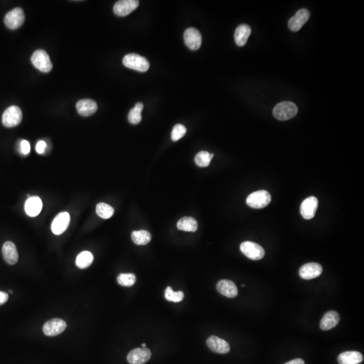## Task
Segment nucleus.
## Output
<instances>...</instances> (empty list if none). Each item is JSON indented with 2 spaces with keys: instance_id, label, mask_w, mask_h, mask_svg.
<instances>
[{
  "instance_id": "obj_1",
  "label": "nucleus",
  "mask_w": 364,
  "mask_h": 364,
  "mask_svg": "<svg viewBox=\"0 0 364 364\" xmlns=\"http://www.w3.org/2000/svg\"><path fill=\"white\" fill-rule=\"evenodd\" d=\"M298 109L296 105L290 101H284L277 104L273 110V115L276 119L285 121L294 118L297 115Z\"/></svg>"
},
{
  "instance_id": "obj_2",
  "label": "nucleus",
  "mask_w": 364,
  "mask_h": 364,
  "mask_svg": "<svg viewBox=\"0 0 364 364\" xmlns=\"http://www.w3.org/2000/svg\"><path fill=\"white\" fill-rule=\"evenodd\" d=\"M123 64L127 68L136 70L140 73H145L150 67L149 61L136 53H130L125 55L123 59Z\"/></svg>"
},
{
  "instance_id": "obj_3",
  "label": "nucleus",
  "mask_w": 364,
  "mask_h": 364,
  "mask_svg": "<svg viewBox=\"0 0 364 364\" xmlns=\"http://www.w3.org/2000/svg\"><path fill=\"white\" fill-rule=\"evenodd\" d=\"M271 202V196L266 190H259L250 194L246 199L247 204L256 209L263 208Z\"/></svg>"
},
{
  "instance_id": "obj_4",
  "label": "nucleus",
  "mask_w": 364,
  "mask_h": 364,
  "mask_svg": "<svg viewBox=\"0 0 364 364\" xmlns=\"http://www.w3.org/2000/svg\"><path fill=\"white\" fill-rule=\"evenodd\" d=\"M31 62L37 69L42 73H49L52 70V63L50 60L49 55L44 50L35 51L31 57Z\"/></svg>"
},
{
  "instance_id": "obj_5",
  "label": "nucleus",
  "mask_w": 364,
  "mask_h": 364,
  "mask_svg": "<svg viewBox=\"0 0 364 364\" xmlns=\"http://www.w3.org/2000/svg\"><path fill=\"white\" fill-rule=\"evenodd\" d=\"M240 250L245 256L253 260H261L265 255L263 247L252 242H243L240 245Z\"/></svg>"
},
{
  "instance_id": "obj_6",
  "label": "nucleus",
  "mask_w": 364,
  "mask_h": 364,
  "mask_svg": "<svg viewBox=\"0 0 364 364\" xmlns=\"http://www.w3.org/2000/svg\"><path fill=\"white\" fill-rule=\"evenodd\" d=\"M23 119V113L18 106L12 105L5 110L2 115V123L7 127H15Z\"/></svg>"
},
{
  "instance_id": "obj_7",
  "label": "nucleus",
  "mask_w": 364,
  "mask_h": 364,
  "mask_svg": "<svg viewBox=\"0 0 364 364\" xmlns=\"http://www.w3.org/2000/svg\"><path fill=\"white\" fill-rule=\"evenodd\" d=\"M25 20V15L23 9L16 8L7 13L4 18V23L8 29L15 30L23 25Z\"/></svg>"
},
{
  "instance_id": "obj_8",
  "label": "nucleus",
  "mask_w": 364,
  "mask_h": 364,
  "mask_svg": "<svg viewBox=\"0 0 364 364\" xmlns=\"http://www.w3.org/2000/svg\"><path fill=\"white\" fill-rule=\"evenodd\" d=\"M67 324L64 320L53 319L47 321L42 327V331L48 337H55L65 330Z\"/></svg>"
},
{
  "instance_id": "obj_9",
  "label": "nucleus",
  "mask_w": 364,
  "mask_h": 364,
  "mask_svg": "<svg viewBox=\"0 0 364 364\" xmlns=\"http://www.w3.org/2000/svg\"><path fill=\"white\" fill-rule=\"evenodd\" d=\"M151 358V352L147 347L133 349L127 356L130 364H145Z\"/></svg>"
},
{
  "instance_id": "obj_10",
  "label": "nucleus",
  "mask_w": 364,
  "mask_h": 364,
  "mask_svg": "<svg viewBox=\"0 0 364 364\" xmlns=\"http://www.w3.org/2000/svg\"><path fill=\"white\" fill-rule=\"evenodd\" d=\"M138 5L137 0H121L114 5V12L118 16H125L136 10Z\"/></svg>"
},
{
  "instance_id": "obj_11",
  "label": "nucleus",
  "mask_w": 364,
  "mask_h": 364,
  "mask_svg": "<svg viewBox=\"0 0 364 364\" xmlns=\"http://www.w3.org/2000/svg\"><path fill=\"white\" fill-rule=\"evenodd\" d=\"M319 206V201L315 197H310L305 199L300 207L301 215L305 219L310 220L315 217Z\"/></svg>"
},
{
  "instance_id": "obj_12",
  "label": "nucleus",
  "mask_w": 364,
  "mask_h": 364,
  "mask_svg": "<svg viewBox=\"0 0 364 364\" xmlns=\"http://www.w3.org/2000/svg\"><path fill=\"white\" fill-rule=\"evenodd\" d=\"M184 41L186 46L191 50L199 49L202 44V35L197 29L189 28L184 33Z\"/></svg>"
},
{
  "instance_id": "obj_13",
  "label": "nucleus",
  "mask_w": 364,
  "mask_h": 364,
  "mask_svg": "<svg viewBox=\"0 0 364 364\" xmlns=\"http://www.w3.org/2000/svg\"><path fill=\"white\" fill-rule=\"evenodd\" d=\"M299 273L303 280H313L322 274L323 267L320 264L310 262L303 265L299 269Z\"/></svg>"
},
{
  "instance_id": "obj_14",
  "label": "nucleus",
  "mask_w": 364,
  "mask_h": 364,
  "mask_svg": "<svg viewBox=\"0 0 364 364\" xmlns=\"http://www.w3.org/2000/svg\"><path fill=\"white\" fill-rule=\"evenodd\" d=\"M70 217L69 213L66 212L58 214L51 223V231L55 235L59 236L67 230L69 226Z\"/></svg>"
},
{
  "instance_id": "obj_15",
  "label": "nucleus",
  "mask_w": 364,
  "mask_h": 364,
  "mask_svg": "<svg viewBox=\"0 0 364 364\" xmlns=\"http://www.w3.org/2000/svg\"><path fill=\"white\" fill-rule=\"evenodd\" d=\"M310 16V12L306 9H301L297 11L295 15L290 18L288 23L290 30L293 32L300 30L303 26L309 20Z\"/></svg>"
},
{
  "instance_id": "obj_16",
  "label": "nucleus",
  "mask_w": 364,
  "mask_h": 364,
  "mask_svg": "<svg viewBox=\"0 0 364 364\" xmlns=\"http://www.w3.org/2000/svg\"><path fill=\"white\" fill-rule=\"evenodd\" d=\"M208 348L213 352L220 354H226L230 352V346L225 340L220 339L216 336L208 337L206 341Z\"/></svg>"
},
{
  "instance_id": "obj_17",
  "label": "nucleus",
  "mask_w": 364,
  "mask_h": 364,
  "mask_svg": "<svg viewBox=\"0 0 364 364\" xmlns=\"http://www.w3.org/2000/svg\"><path fill=\"white\" fill-rule=\"evenodd\" d=\"M217 289L221 294L229 298H234L238 295L237 286L230 280L220 281L217 284Z\"/></svg>"
},
{
  "instance_id": "obj_18",
  "label": "nucleus",
  "mask_w": 364,
  "mask_h": 364,
  "mask_svg": "<svg viewBox=\"0 0 364 364\" xmlns=\"http://www.w3.org/2000/svg\"><path fill=\"white\" fill-rule=\"evenodd\" d=\"M78 113L80 115L87 117L95 114L97 111V103L91 99H81L77 103Z\"/></svg>"
},
{
  "instance_id": "obj_19",
  "label": "nucleus",
  "mask_w": 364,
  "mask_h": 364,
  "mask_svg": "<svg viewBox=\"0 0 364 364\" xmlns=\"http://www.w3.org/2000/svg\"><path fill=\"white\" fill-rule=\"evenodd\" d=\"M2 254L5 261L8 265H14L18 262V251L13 242L9 241L5 242L2 247Z\"/></svg>"
},
{
  "instance_id": "obj_20",
  "label": "nucleus",
  "mask_w": 364,
  "mask_h": 364,
  "mask_svg": "<svg viewBox=\"0 0 364 364\" xmlns=\"http://www.w3.org/2000/svg\"><path fill=\"white\" fill-rule=\"evenodd\" d=\"M42 208L41 199L38 197H31L26 201L25 212L30 217H34L38 216L41 211Z\"/></svg>"
},
{
  "instance_id": "obj_21",
  "label": "nucleus",
  "mask_w": 364,
  "mask_h": 364,
  "mask_svg": "<svg viewBox=\"0 0 364 364\" xmlns=\"http://www.w3.org/2000/svg\"><path fill=\"white\" fill-rule=\"evenodd\" d=\"M339 321L340 317L338 312L332 310L325 314L320 323V327L323 330H329L337 326Z\"/></svg>"
},
{
  "instance_id": "obj_22",
  "label": "nucleus",
  "mask_w": 364,
  "mask_h": 364,
  "mask_svg": "<svg viewBox=\"0 0 364 364\" xmlns=\"http://www.w3.org/2000/svg\"><path fill=\"white\" fill-rule=\"evenodd\" d=\"M363 360L364 357L361 353L356 351L343 352L338 357L339 364H360Z\"/></svg>"
},
{
  "instance_id": "obj_23",
  "label": "nucleus",
  "mask_w": 364,
  "mask_h": 364,
  "mask_svg": "<svg viewBox=\"0 0 364 364\" xmlns=\"http://www.w3.org/2000/svg\"><path fill=\"white\" fill-rule=\"evenodd\" d=\"M250 34L251 29L248 25H240L235 32V40L236 44L240 47L245 45Z\"/></svg>"
},
{
  "instance_id": "obj_24",
  "label": "nucleus",
  "mask_w": 364,
  "mask_h": 364,
  "mask_svg": "<svg viewBox=\"0 0 364 364\" xmlns=\"http://www.w3.org/2000/svg\"><path fill=\"white\" fill-rule=\"evenodd\" d=\"M177 227L179 230L184 232H195L198 229V223L194 218L186 217L179 220Z\"/></svg>"
},
{
  "instance_id": "obj_25",
  "label": "nucleus",
  "mask_w": 364,
  "mask_h": 364,
  "mask_svg": "<svg viewBox=\"0 0 364 364\" xmlns=\"http://www.w3.org/2000/svg\"><path fill=\"white\" fill-rule=\"evenodd\" d=\"M94 257L91 252L88 251H84L80 253L77 256V260H76V265L79 269H84L89 267L92 262H93Z\"/></svg>"
},
{
  "instance_id": "obj_26",
  "label": "nucleus",
  "mask_w": 364,
  "mask_h": 364,
  "mask_svg": "<svg viewBox=\"0 0 364 364\" xmlns=\"http://www.w3.org/2000/svg\"><path fill=\"white\" fill-rule=\"evenodd\" d=\"M132 240L136 245H147L151 242V235L148 231H134L132 233Z\"/></svg>"
},
{
  "instance_id": "obj_27",
  "label": "nucleus",
  "mask_w": 364,
  "mask_h": 364,
  "mask_svg": "<svg viewBox=\"0 0 364 364\" xmlns=\"http://www.w3.org/2000/svg\"><path fill=\"white\" fill-rule=\"evenodd\" d=\"M144 105L142 103H136L128 114L129 121L132 124H138L142 120V112Z\"/></svg>"
},
{
  "instance_id": "obj_28",
  "label": "nucleus",
  "mask_w": 364,
  "mask_h": 364,
  "mask_svg": "<svg viewBox=\"0 0 364 364\" xmlns=\"http://www.w3.org/2000/svg\"><path fill=\"white\" fill-rule=\"evenodd\" d=\"M96 212L99 217L102 219H108L114 215V209L110 205L106 203L101 202L97 205Z\"/></svg>"
},
{
  "instance_id": "obj_29",
  "label": "nucleus",
  "mask_w": 364,
  "mask_h": 364,
  "mask_svg": "<svg viewBox=\"0 0 364 364\" xmlns=\"http://www.w3.org/2000/svg\"><path fill=\"white\" fill-rule=\"evenodd\" d=\"M213 157L214 154H210L206 151H201L195 157L196 164L201 167H208Z\"/></svg>"
},
{
  "instance_id": "obj_30",
  "label": "nucleus",
  "mask_w": 364,
  "mask_h": 364,
  "mask_svg": "<svg viewBox=\"0 0 364 364\" xmlns=\"http://www.w3.org/2000/svg\"><path fill=\"white\" fill-rule=\"evenodd\" d=\"M118 283L124 287H131L136 283V277L132 273H121L118 277Z\"/></svg>"
},
{
  "instance_id": "obj_31",
  "label": "nucleus",
  "mask_w": 364,
  "mask_h": 364,
  "mask_svg": "<svg viewBox=\"0 0 364 364\" xmlns=\"http://www.w3.org/2000/svg\"><path fill=\"white\" fill-rule=\"evenodd\" d=\"M165 297L169 302H180L184 298V294L182 291L174 292L171 287H167L165 291Z\"/></svg>"
},
{
  "instance_id": "obj_32",
  "label": "nucleus",
  "mask_w": 364,
  "mask_h": 364,
  "mask_svg": "<svg viewBox=\"0 0 364 364\" xmlns=\"http://www.w3.org/2000/svg\"><path fill=\"white\" fill-rule=\"evenodd\" d=\"M186 132H187V130H186V127L184 125L180 124V123L175 125L173 127L172 132H171V140L174 142L177 141V140L184 137Z\"/></svg>"
},
{
  "instance_id": "obj_33",
  "label": "nucleus",
  "mask_w": 364,
  "mask_h": 364,
  "mask_svg": "<svg viewBox=\"0 0 364 364\" xmlns=\"http://www.w3.org/2000/svg\"><path fill=\"white\" fill-rule=\"evenodd\" d=\"M20 149L24 155H28L31 151L30 143L27 140H23L20 143Z\"/></svg>"
},
{
  "instance_id": "obj_34",
  "label": "nucleus",
  "mask_w": 364,
  "mask_h": 364,
  "mask_svg": "<svg viewBox=\"0 0 364 364\" xmlns=\"http://www.w3.org/2000/svg\"><path fill=\"white\" fill-rule=\"evenodd\" d=\"M46 147H47V145H46L45 142L42 141V140H41V141L38 142V143L37 144L36 146L37 152H38L39 154H42V153H44V151H45Z\"/></svg>"
},
{
  "instance_id": "obj_35",
  "label": "nucleus",
  "mask_w": 364,
  "mask_h": 364,
  "mask_svg": "<svg viewBox=\"0 0 364 364\" xmlns=\"http://www.w3.org/2000/svg\"><path fill=\"white\" fill-rule=\"evenodd\" d=\"M8 293L0 291V306L5 304L8 300Z\"/></svg>"
},
{
  "instance_id": "obj_36",
  "label": "nucleus",
  "mask_w": 364,
  "mask_h": 364,
  "mask_svg": "<svg viewBox=\"0 0 364 364\" xmlns=\"http://www.w3.org/2000/svg\"><path fill=\"white\" fill-rule=\"evenodd\" d=\"M284 364H305V362L304 360L298 358V359L291 360V361L288 362Z\"/></svg>"
},
{
  "instance_id": "obj_37",
  "label": "nucleus",
  "mask_w": 364,
  "mask_h": 364,
  "mask_svg": "<svg viewBox=\"0 0 364 364\" xmlns=\"http://www.w3.org/2000/svg\"><path fill=\"white\" fill-rule=\"evenodd\" d=\"M142 346L143 347H146V344H145V343H142Z\"/></svg>"
},
{
  "instance_id": "obj_38",
  "label": "nucleus",
  "mask_w": 364,
  "mask_h": 364,
  "mask_svg": "<svg viewBox=\"0 0 364 364\" xmlns=\"http://www.w3.org/2000/svg\"><path fill=\"white\" fill-rule=\"evenodd\" d=\"M245 287V284H242V287Z\"/></svg>"
}]
</instances>
